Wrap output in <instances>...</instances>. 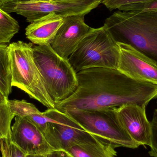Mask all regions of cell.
<instances>
[{"label":"cell","mask_w":157,"mask_h":157,"mask_svg":"<svg viewBox=\"0 0 157 157\" xmlns=\"http://www.w3.org/2000/svg\"><path fill=\"white\" fill-rule=\"evenodd\" d=\"M78 86L68 98L55 104L64 112L120 108L136 104L145 107L157 98V85L136 80L117 69L94 68L76 74Z\"/></svg>","instance_id":"6da1fadb"},{"label":"cell","mask_w":157,"mask_h":157,"mask_svg":"<svg viewBox=\"0 0 157 157\" xmlns=\"http://www.w3.org/2000/svg\"><path fill=\"white\" fill-rule=\"evenodd\" d=\"M103 26L117 43L131 46L157 63V10H118Z\"/></svg>","instance_id":"7a4b0ae2"},{"label":"cell","mask_w":157,"mask_h":157,"mask_svg":"<svg viewBox=\"0 0 157 157\" xmlns=\"http://www.w3.org/2000/svg\"><path fill=\"white\" fill-rule=\"evenodd\" d=\"M33 53L45 88L55 105L71 97L78 82L77 73L68 60L59 56L50 44L33 46Z\"/></svg>","instance_id":"3957f363"},{"label":"cell","mask_w":157,"mask_h":157,"mask_svg":"<svg viewBox=\"0 0 157 157\" xmlns=\"http://www.w3.org/2000/svg\"><path fill=\"white\" fill-rule=\"evenodd\" d=\"M119 58L118 43L103 26L91 29L68 60L77 73L90 68L118 69Z\"/></svg>","instance_id":"277c9868"},{"label":"cell","mask_w":157,"mask_h":157,"mask_svg":"<svg viewBox=\"0 0 157 157\" xmlns=\"http://www.w3.org/2000/svg\"><path fill=\"white\" fill-rule=\"evenodd\" d=\"M33 48V43L22 41L13 42L8 46L12 86L25 91L30 98L39 101L48 109H55L34 60Z\"/></svg>","instance_id":"5b68a950"},{"label":"cell","mask_w":157,"mask_h":157,"mask_svg":"<svg viewBox=\"0 0 157 157\" xmlns=\"http://www.w3.org/2000/svg\"><path fill=\"white\" fill-rule=\"evenodd\" d=\"M63 113L76 121L86 132L115 147L135 149L140 146L123 126L117 108L88 110L71 109Z\"/></svg>","instance_id":"8992f818"},{"label":"cell","mask_w":157,"mask_h":157,"mask_svg":"<svg viewBox=\"0 0 157 157\" xmlns=\"http://www.w3.org/2000/svg\"><path fill=\"white\" fill-rule=\"evenodd\" d=\"M101 3V0H36L12 2L0 6L6 13H16L29 23L50 14L63 17L73 15H86Z\"/></svg>","instance_id":"52a82bcc"},{"label":"cell","mask_w":157,"mask_h":157,"mask_svg":"<svg viewBox=\"0 0 157 157\" xmlns=\"http://www.w3.org/2000/svg\"><path fill=\"white\" fill-rule=\"evenodd\" d=\"M44 113L48 124L43 135L55 150L65 151L75 146L97 143L101 140L86 132L65 113L56 109H48Z\"/></svg>","instance_id":"ba28073f"},{"label":"cell","mask_w":157,"mask_h":157,"mask_svg":"<svg viewBox=\"0 0 157 157\" xmlns=\"http://www.w3.org/2000/svg\"><path fill=\"white\" fill-rule=\"evenodd\" d=\"M10 141L26 155H47L55 150L41 131L25 117H15Z\"/></svg>","instance_id":"9c48e42d"},{"label":"cell","mask_w":157,"mask_h":157,"mask_svg":"<svg viewBox=\"0 0 157 157\" xmlns=\"http://www.w3.org/2000/svg\"><path fill=\"white\" fill-rule=\"evenodd\" d=\"M85 14L73 15L63 17V22L50 44L56 53L68 60L82 39L92 28L85 23Z\"/></svg>","instance_id":"30bf717a"},{"label":"cell","mask_w":157,"mask_h":157,"mask_svg":"<svg viewBox=\"0 0 157 157\" xmlns=\"http://www.w3.org/2000/svg\"><path fill=\"white\" fill-rule=\"evenodd\" d=\"M117 43L120 49L117 69L136 80L157 85V63L131 46Z\"/></svg>","instance_id":"8fae6325"},{"label":"cell","mask_w":157,"mask_h":157,"mask_svg":"<svg viewBox=\"0 0 157 157\" xmlns=\"http://www.w3.org/2000/svg\"><path fill=\"white\" fill-rule=\"evenodd\" d=\"M145 107L129 104L117 108L123 126L137 144L150 146L151 124L147 117Z\"/></svg>","instance_id":"7c38bea8"},{"label":"cell","mask_w":157,"mask_h":157,"mask_svg":"<svg viewBox=\"0 0 157 157\" xmlns=\"http://www.w3.org/2000/svg\"><path fill=\"white\" fill-rule=\"evenodd\" d=\"M63 22V17L52 13L30 23L25 29V36L38 46L50 45Z\"/></svg>","instance_id":"4fadbf2b"},{"label":"cell","mask_w":157,"mask_h":157,"mask_svg":"<svg viewBox=\"0 0 157 157\" xmlns=\"http://www.w3.org/2000/svg\"><path fill=\"white\" fill-rule=\"evenodd\" d=\"M65 151L72 157H115L117 155L115 147L102 140L97 143L75 146Z\"/></svg>","instance_id":"5bb4252c"},{"label":"cell","mask_w":157,"mask_h":157,"mask_svg":"<svg viewBox=\"0 0 157 157\" xmlns=\"http://www.w3.org/2000/svg\"><path fill=\"white\" fill-rule=\"evenodd\" d=\"M12 71L8 46L0 45V90L8 98L12 92Z\"/></svg>","instance_id":"9a60e30c"},{"label":"cell","mask_w":157,"mask_h":157,"mask_svg":"<svg viewBox=\"0 0 157 157\" xmlns=\"http://www.w3.org/2000/svg\"><path fill=\"white\" fill-rule=\"evenodd\" d=\"M19 30L18 22L0 7V45L9 43Z\"/></svg>","instance_id":"2e32d148"},{"label":"cell","mask_w":157,"mask_h":157,"mask_svg":"<svg viewBox=\"0 0 157 157\" xmlns=\"http://www.w3.org/2000/svg\"><path fill=\"white\" fill-rule=\"evenodd\" d=\"M14 118L10 111L8 101L0 104V140L2 138L10 140L11 122Z\"/></svg>","instance_id":"e0dca14e"},{"label":"cell","mask_w":157,"mask_h":157,"mask_svg":"<svg viewBox=\"0 0 157 157\" xmlns=\"http://www.w3.org/2000/svg\"><path fill=\"white\" fill-rule=\"evenodd\" d=\"M118 9L122 11L157 10V0H152L140 3L127 5L119 7Z\"/></svg>","instance_id":"ac0fdd59"},{"label":"cell","mask_w":157,"mask_h":157,"mask_svg":"<svg viewBox=\"0 0 157 157\" xmlns=\"http://www.w3.org/2000/svg\"><path fill=\"white\" fill-rule=\"evenodd\" d=\"M151 124V143L148 153L151 157H157V109L154 111Z\"/></svg>","instance_id":"d6986e66"},{"label":"cell","mask_w":157,"mask_h":157,"mask_svg":"<svg viewBox=\"0 0 157 157\" xmlns=\"http://www.w3.org/2000/svg\"><path fill=\"white\" fill-rule=\"evenodd\" d=\"M152 0H103L101 2L109 10L118 9L119 7L132 4L146 2Z\"/></svg>","instance_id":"ffe728a7"},{"label":"cell","mask_w":157,"mask_h":157,"mask_svg":"<svg viewBox=\"0 0 157 157\" xmlns=\"http://www.w3.org/2000/svg\"><path fill=\"white\" fill-rule=\"evenodd\" d=\"M9 139L2 138L0 140V152L2 157H11Z\"/></svg>","instance_id":"44dd1931"},{"label":"cell","mask_w":157,"mask_h":157,"mask_svg":"<svg viewBox=\"0 0 157 157\" xmlns=\"http://www.w3.org/2000/svg\"><path fill=\"white\" fill-rule=\"evenodd\" d=\"M10 147L11 157H26V155L11 142H10Z\"/></svg>","instance_id":"7402d4cb"},{"label":"cell","mask_w":157,"mask_h":157,"mask_svg":"<svg viewBox=\"0 0 157 157\" xmlns=\"http://www.w3.org/2000/svg\"><path fill=\"white\" fill-rule=\"evenodd\" d=\"M46 157H72L66 151L63 150H54L47 155Z\"/></svg>","instance_id":"603a6c76"},{"label":"cell","mask_w":157,"mask_h":157,"mask_svg":"<svg viewBox=\"0 0 157 157\" xmlns=\"http://www.w3.org/2000/svg\"><path fill=\"white\" fill-rule=\"evenodd\" d=\"M8 98L4 95L3 93L0 90V104L6 103L8 101Z\"/></svg>","instance_id":"cb8c5ba5"},{"label":"cell","mask_w":157,"mask_h":157,"mask_svg":"<svg viewBox=\"0 0 157 157\" xmlns=\"http://www.w3.org/2000/svg\"><path fill=\"white\" fill-rule=\"evenodd\" d=\"M13 0H0V6L7 3L13 2Z\"/></svg>","instance_id":"d4e9b609"},{"label":"cell","mask_w":157,"mask_h":157,"mask_svg":"<svg viewBox=\"0 0 157 157\" xmlns=\"http://www.w3.org/2000/svg\"><path fill=\"white\" fill-rule=\"evenodd\" d=\"M47 155H26V157H46Z\"/></svg>","instance_id":"484cf974"},{"label":"cell","mask_w":157,"mask_h":157,"mask_svg":"<svg viewBox=\"0 0 157 157\" xmlns=\"http://www.w3.org/2000/svg\"><path fill=\"white\" fill-rule=\"evenodd\" d=\"M36 1V0H13V2H26L29 1Z\"/></svg>","instance_id":"4316f807"},{"label":"cell","mask_w":157,"mask_h":157,"mask_svg":"<svg viewBox=\"0 0 157 157\" xmlns=\"http://www.w3.org/2000/svg\"><path fill=\"white\" fill-rule=\"evenodd\" d=\"M0 157H1V156H0Z\"/></svg>","instance_id":"83f0119b"}]
</instances>
